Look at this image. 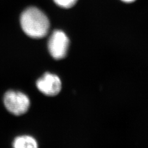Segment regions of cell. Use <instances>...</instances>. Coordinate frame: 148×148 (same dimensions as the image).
<instances>
[{"label": "cell", "mask_w": 148, "mask_h": 148, "mask_svg": "<svg viewBox=\"0 0 148 148\" xmlns=\"http://www.w3.org/2000/svg\"><path fill=\"white\" fill-rule=\"evenodd\" d=\"M21 25L24 33L35 39L46 36L50 27L48 17L35 7L27 8L22 13Z\"/></svg>", "instance_id": "6da1fadb"}, {"label": "cell", "mask_w": 148, "mask_h": 148, "mask_svg": "<svg viewBox=\"0 0 148 148\" xmlns=\"http://www.w3.org/2000/svg\"><path fill=\"white\" fill-rule=\"evenodd\" d=\"M4 106L9 112L15 115L25 114L30 106L29 97L21 91L9 90L4 96Z\"/></svg>", "instance_id": "7a4b0ae2"}, {"label": "cell", "mask_w": 148, "mask_h": 148, "mask_svg": "<svg viewBox=\"0 0 148 148\" xmlns=\"http://www.w3.org/2000/svg\"><path fill=\"white\" fill-rule=\"evenodd\" d=\"M69 43V39L64 32L55 30L51 35L48 43L51 56L57 60L64 58L67 54Z\"/></svg>", "instance_id": "3957f363"}, {"label": "cell", "mask_w": 148, "mask_h": 148, "mask_svg": "<svg viewBox=\"0 0 148 148\" xmlns=\"http://www.w3.org/2000/svg\"><path fill=\"white\" fill-rule=\"evenodd\" d=\"M36 85L41 92L48 96L58 95L62 89V82L60 78L49 72L45 73L40 78L36 81Z\"/></svg>", "instance_id": "277c9868"}, {"label": "cell", "mask_w": 148, "mask_h": 148, "mask_svg": "<svg viewBox=\"0 0 148 148\" xmlns=\"http://www.w3.org/2000/svg\"><path fill=\"white\" fill-rule=\"evenodd\" d=\"M12 148H38V146L34 138L29 135H22L14 139Z\"/></svg>", "instance_id": "5b68a950"}, {"label": "cell", "mask_w": 148, "mask_h": 148, "mask_svg": "<svg viewBox=\"0 0 148 148\" xmlns=\"http://www.w3.org/2000/svg\"><path fill=\"white\" fill-rule=\"evenodd\" d=\"M58 6L63 8H70L75 5L77 0H53Z\"/></svg>", "instance_id": "8992f818"}, {"label": "cell", "mask_w": 148, "mask_h": 148, "mask_svg": "<svg viewBox=\"0 0 148 148\" xmlns=\"http://www.w3.org/2000/svg\"><path fill=\"white\" fill-rule=\"evenodd\" d=\"M122 1L125 3H132V2H133L134 1H135V0H122Z\"/></svg>", "instance_id": "52a82bcc"}]
</instances>
